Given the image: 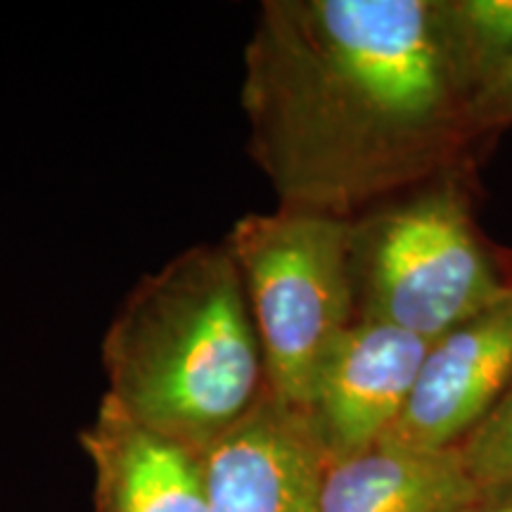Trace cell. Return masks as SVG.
Returning <instances> with one entry per match:
<instances>
[{
	"mask_svg": "<svg viewBox=\"0 0 512 512\" xmlns=\"http://www.w3.org/2000/svg\"><path fill=\"white\" fill-rule=\"evenodd\" d=\"M512 384V292L430 342L399 420L380 444L458 448Z\"/></svg>",
	"mask_w": 512,
	"mask_h": 512,
	"instance_id": "8992f818",
	"label": "cell"
},
{
	"mask_svg": "<svg viewBox=\"0 0 512 512\" xmlns=\"http://www.w3.org/2000/svg\"><path fill=\"white\" fill-rule=\"evenodd\" d=\"M465 512H512V486L482 489L477 501Z\"/></svg>",
	"mask_w": 512,
	"mask_h": 512,
	"instance_id": "4fadbf2b",
	"label": "cell"
},
{
	"mask_svg": "<svg viewBox=\"0 0 512 512\" xmlns=\"http://www.w3.org/2000/svg\"><path fill=\"white\" fill-rule=\"evenodd\" d=\"M430 342L354 320L323 356L302 415L328 465L380 444L406 408Z\"/></svg>",
	"mask_w": 512,
	"mask_h": 512,
	"instance_id": "5b68a950",
	"label": "cell"
},
{
	"mask_svg": "<svg viewBox=\"0 0 512 512\" xmlns=\"http://www.w3.org/2000/svg\"><path fill=\"white\" fill-rule=\"evenodd\" d=\"M356 320L427 342L512 292L479 235L463 171H448L351 219Z\"/></svg>",
	"mask_w": 512,
	"mask_h": 512,
	"instance_id": "3957f363",
	"label": "cell"
},
{
	"mask_svg": "<svg viewBox=\"0 0 512 512\" xmlns=\"http://www.w3.org/2000/svg\"><path fill=\"white\" fill-rule=\"evenodd\" d=\"M79 441L98 512H209L202 453L145 430L107 396Z\"/></svg>",
	"mask_w": 512,
	"mask_h": 512,
	"instance_id": "ba28073f",
	"label": "cell"
},
{
	"mask_svg": "<svg viewBox=\"0 0 512 512\" xmlns=\"http://www.w3.org/2000/svg\"><path fill=\"white\" fill-rule=\"evenodd\" d=\"M482 486L460 448L411 451L377 444L328 465L320 512H465Z\"/></svg>",
	"mask_w": 512,
	"mask_h": 512,
	"instance_id": "9c48e42d",
	"label": "cell"
},
{
	"mask_svg": "<svg viewBox=\"0 0 512 512\" xmlns=\"http://www.w3.org/2000/svg\"><path fill=\"white\" fill-rule=\"evenodd\" d=\"M209 512H320L328 460L306 418L266 392L202 453Z\"/></svg>",
	"mask_w": 512,
	"mask_h": 512,
	"instance_id": "52a82bcc",
	"label": "cell"
},
{
	"mask_svg": "<svg viewBox=\"0 0 512 512\" xmlns=\"http://www.w3.org/2000/svg\"><path fill=\"white\" fill-rule=\"evenodd\" d=\"M351 219L278 207L247 214L223 240L252 313L266 387L302 413L313 375L356 320Z\"/></svg>",
	"mask_w": 512,
	"mask_h": 512,
	"instance_id": "277c9868",
	"label": "cell"
},
{
	"mask_svg": "<svg viewBox=\"0 0 512 512\" xmlns=\"http://www.w3.org/2000/svg\"><path fill=\"white\" fill-rule=\"evenodd\" d=\"M105 396L145 430L204 453L266 392V368L226 245H195L128 292L102 339Z\"/></svg>",
	"mask_w": 512,
	"mask_h": 512,
	"instance_id": "7a4b0ae2",
	"label": "cell"
},
{
	"mask_svg": "<svg viewBox=\"0 0 512 512\" xmlns=\"http://www.w3.org/2000/svg\"><path fill=\"white\" fill-rule=\"evenodd\" d=\"M458 448L467 472L482 489L512 486V384Z\"/></svg>",
	"mask_w": 512,
	"mask_h": 512,
	"instance_id": "8fae6325",
	"label": "cell"
},
{
	"mask_svg": "<svg viewBox=\"0 0 512 512\" xmlns=\"http://www.w3.org/2000/svg\"><path fill=\"white\" fill-rule=\"evenodd\" d=\"M472 117L479 136L512 128V60L479 88L472 100Z\"/></svg>",
	"mask_w": 512,
	"mask_h": 512,
	"instance_id": "7c38bea8",
	"label": "cell"
},
{
	"mask_svg": "<svg viewBox=\"0 0 512 512\" xmlns=\"http://www.w3.org/2000/svg\"><path fill=\"white\" fill-rule=\"evenodd\" d=\"M240 98L280 207L339 219L463 171L482 138L439 0H266Z\"/></svg>",
	"mask_w": 512,
	"mask_h": 512,
	"instance_id": "6da1fadb",
	"label": "cell"
},
{
	"mask_svg": "<svg viewBox=\"0 0 512 512\" xmlns=\"http://www.w3.org/2000/svg\"><path fill=\"white\" fill-rule=\"evenodd\" d=\"M441 24L472 93L512 60V0H439Z\"/></svg>",
	"mask_w": 512,
	"mask_h": 512,
	"instance_id": "30bf717a",
	"label": "cell"
}]
</instances>
